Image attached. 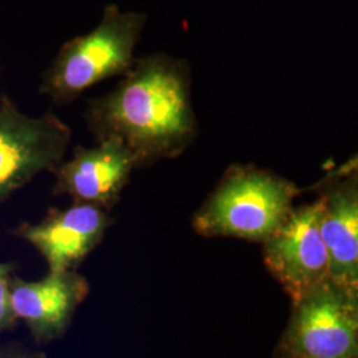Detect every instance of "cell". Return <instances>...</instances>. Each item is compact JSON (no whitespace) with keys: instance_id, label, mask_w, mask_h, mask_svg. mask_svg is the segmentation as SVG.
<instances>
[{"instance_id":"2","label":"cell","mask_w":358,"mask_h":358,"mask_svg":"<svg viewBox=\"0 0 358 358\" xmlns=\"http://www.w3.org/2000/svg\"><path fill=\"white\" fill-rule=\"evenodd\" d=\"M145 20V13L109 4L93 31L68 40L60 48L43 90L56 103H65L109 77L124 76L136 62L134 50Z\"/></svg>"},{"instance_id":"9","label":"cell","mask_w":358,"mask_h":358,"mask_svg":"<svg viewBox=\"0 0 358 358\" xmlns=\"http://www.w3.org/2000/svg\"><path fill=\"white\" fill-rule=\"evenodd\" d=\"M90 292L87 280L73 271L48 273L38 282L13 279L10 299L15 319L26 322L38 341L62 336Z\"/></svg>"},{"instance_id":"6","label":"cell","mask_w":358,"mask_h":358,"mask_svg":"<svg viewBox=\"0 0 358 358\" xmlns=\"http://www.w3.org/2000/svg\"><path fill=\"white\" fill-rule=\"evenodd\" d=\"M291 341L300 358H358V324L350 299L324 282L296 304Z\"/></svg>"},{"instance_id":"1","label":"cell","mask_w":358,"mask_h":358,"mask_svg":"<svg viewBox=\"0 0 358 358\" xmlns=\"http://www.w3.org/2000/svg\"><path fill=\"white\" fill-rule=\"evenodd\" d=\"M87 118L97 140L122 141L138 166L178 155L194 134L185 68L166 55L136 60L115 90L90 103Z\"/></svg>"},{"instance_id":"11","label":"cell","mask_w":358,"mask_h":358,"mask_svg":"<svg viewBox=\"0 0 358 358\" xmlns=\"http://www.w3.org/2000/svg\"><path fill=\"white\" fill-rule=\"evenodd\" d=\"M13 269V264L0 263V333L10 329L13 325V321L16 320L10 299Z\"/></svg>"},{"instance_id":"8","label":"cell","mask_w":358,"mask_h":358,"mask_svg":"<svg viewBox=\"0 0 358 358\" xmlns=\"http://www.w3.org/2000/svg\"><path fill=\"white\" fill-rule=\"evenodd\" d=\"M110 220L105 208L75 202L65 210H52L38 224H24L17 234L45 259L50 273L73 267L103 241Z\"/></svg>"},{"instance_id":"5","label":"cell","mask_w":358,"mask_h":358,"mask_svg":"<svg viewBox=\"0 0 358 358\" xmlns=\"http://www.w3.org/2000/svg\"><path fill=\"white\" fill-rule=\"evenodd\" d=\"M324 201L291 211L264 241V260L294 303L329 282V257L321 234Z\"/></svg>"},{"instance_id":"13","label":"cell","mask_w":358,"mask_h":358,"mask_svg":"<svg viewBox=\"0 0 358 358\" xmlns=\"http://www.w3.org/2000/svg\"><path fill=\"white\" fill-rule=\"evenodd\" d=\"M0 358H36L34 356H29L26 353H22V352H17V350H0Z\"/></svg>"},{"instance_id":"14","label":"cell","mask_w":358,"mask_h":358,"mask_svg":"<svg viewBox=\"0 0 358 358\" xmlns=\"http://www.w3.org/2000/svg\"><path fill=\"white\" fill-rule=\"evenodd\" d=\"M349 299H350V306H352L355 317H356L358 324V294H350Z\"/></svg>"},{"instance_id":"3","label":"cell","mask_w":358,"mask_h":358,"mask_svg":"<svg viewBox=\"0 0 358 358\" xmlns=\"http://www.w3.org/2000/svg\"><path fill=\"white\" fill-rule=\"evenodd\" d=\"M294 189L250 167H234L194 217L205 236L264 242L291 213Z\"/></svg>"},{"instance_id":"12","label":"cell","mask_w":358,"mask_h":358,"mask_svg":"<svg viewBox=\"0 0 358 358\" xmlns=\"http://www.w3.org/2000/svg\"><path fill=\"white\" fill-rule=\"evenodd\" d=\"M353 174H358V153L355 157H352L350 159H348L340 169H337L331 177H334V178L336 177H349Z\"/></svg>"},{"instance_id":"7","label":"cell","mask_w":358,"mask_h":358,"mask_svg":"<svg viewBox=\"0 0 358 358\" xmlns=\"http://www.w3.org/2000/svg\"><path fill=\"white\" fill-rule=\"evenodd\" d=\"M136 167V155L115 137L97 140L93 148L77 146L72 158L55 169L56 192L71 195L75 202L109 208Z\"/></svg>"},{"instance_id":"4","label":"cell","mask_w":358,"mask_h":358,"mask_svg":"<svg viewBox=\"0 0 358 358\" xmlns=\"http://www.w3.org/2000/svg\"><path fill=\"white\" fill-rule=\"evenodd\" d=\"M71 137V129L55 115L28 117L11 105L0 106V199L59 166Z\"/></svg>"},{"instance_id":"10","label":"cell","mask_w":358,"mask_h":358,"mask_svg":"<svg viewBox=\"0 0 358 358\" xmlns=\"http://www.w3.org/2000/svg\"><path fill=\"white\" fill-rule=\"evenodd\" d=\"M321 234L329 257V282L358 294V183L322 199Z\"/></svg>"}]
</instances>
